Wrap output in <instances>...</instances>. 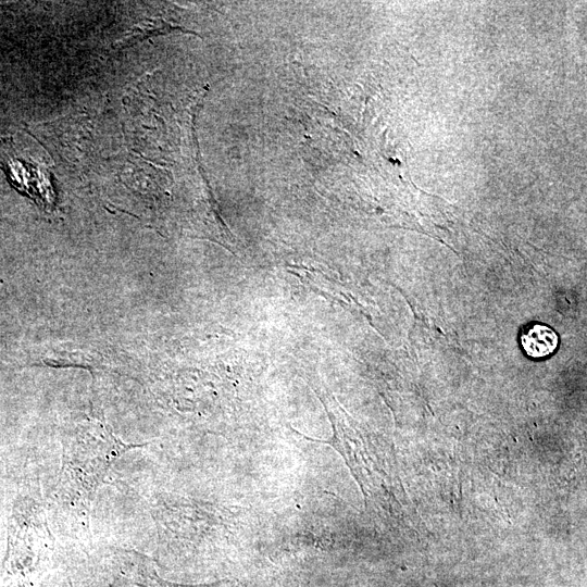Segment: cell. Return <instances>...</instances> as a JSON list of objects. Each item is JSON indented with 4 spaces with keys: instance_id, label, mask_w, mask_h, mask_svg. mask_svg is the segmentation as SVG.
<instances>
[{
    "instance_id": "6da1fadb",
    "label": "cell",
    "mask_w": 587,
    "mask_h": 587,
    "mask_svg": "<svg viewBox=\"0 0 587 587\" xmlns=\"http://www.w3.org/2000/svg\"><path fill=\"white\" fill-rule=\"evenodd\" d=\"M134 447L116 437L102 421L82 422L64 445L55 494L59 502L88 511L111 465Z\"/></svg>"
},
{
    "instance_id": "7a4b0ae2",
    "label": "cell",
    "mask_w": 587,
    "mask_h": 587,
    "mask_svg": "<svg viewBox=\"0 0 587 587\" xmlns=\"http://www.w3.org/2000/svg\"><path fill=\"white\" fill-rule=\"evenodd\" d=\"M9 529L4 587H34L52 541L43 511L34 502L22 503L15 508Z\"/></svg>"
},
{
    "instance_id": "3957f363",
    "label": "cell",
    "mask_w": 587,
    "mask_h": 587,
    "mask_svg": "<svg viewBox=\"0 0 587 587\" xmlns=\"http://www.w3.org/2000/svg\"><path fill=\"white\" fill-rule=\"evenodd\" d=\"M127 567H123L121 576L128 584H133L137 587H235L230 582H217L203 585H182L167 582L161 578L150 561L147 559L138 558L137 560H130L127 563Z\"/></svg>"
},
{
    "instance_id": "277c9868",
    "label": "cell",
    "mask_w": 587,
    "mask_h": 587,
    "mask_svg": "<svg viewBox=\"0 0 587 587\" xmlns=\"http://www.w3.org/2000/svg\"><path fill=\"white\" fill-rule=\"evenodd\" d=\"M558 336L544 324H533L521 335L524 351L532 358H544L553 353L558 347Z\"/></svg>"
}]
</instances>
